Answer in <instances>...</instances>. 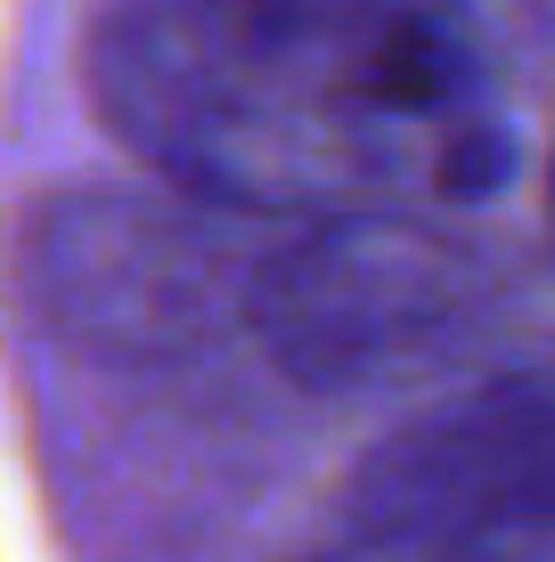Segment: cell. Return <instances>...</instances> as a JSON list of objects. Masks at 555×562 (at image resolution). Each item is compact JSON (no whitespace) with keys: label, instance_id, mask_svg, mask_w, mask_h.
Masks as SVG:
<instances>
[{"label":"cell","instance_id":"cell-1","mask_svg":"<svg viewBox=\"0 0 555 562\" xmlns=\"http://www.w3.org/2000/svg\"><path fill=\"white\" fill-rule=\"evenodd\" d=\"M74 82L171 196L262 228L442 221L523 164L514 90L392 0H99Z\"/></svg>","mask_w":555,"mask_h":562},{"label":"cell","instance_id":"cell-2","mask_svg":"<svg viewBox=\"0 0 555 562\" xmlns=\"http://www.w3.org/2000/svg\"><path fill=\"white\" fill-rule=\"evenodd\" d=\"M328 538L385 562H555V359L499 367L343 473Z\"/></svg>","mask_w":555,"mask_h":562},{"label":"cell","instance_id":"cell-3","mask_svg":"<svg viewBox=\"0 0 555 562\" xmlns=\"http://www.w3.org/2000/svg\"><path fill=\"white\" fill-rule=\"evenodd\" d=\"M171 188H66L33 204L16 278L57 335L114 359H171L245 326L278 237Z\"/></svg>","mask_w":555,"mask_h":562},{"label":"cell","instance_id":"cell-4","mask_svg":"<svg viewBox=\"0 0 555 562\" xmlns=\"http://www.w3.org/2000/svg\"><path fill=\"white\" fill-rule=\"evenodd\" d=\"M490 294V254L433 212H376V221L278 228L254 278L245 335L311 392L400 375L442 351L474 302Z\"/></svg>","mask_w":555,"mask_h":562},{"label":"cell","instance_id":"cell-5","mask_svg":"<svg viewBox=\"0 0 555 562\" xmlns=\"http://www.w3.org/2000/svg\"><path fill=\"white\" fill-rule=\"evenodd\" d=\"M392 9L442 25L514 90L523 74H555V0H392Z\"/></svg>","mask_w":555,"mask_h":562},{"label":"cell","instance_id":"cell-6","mask_svg":"<svg viewBox=\"0 0 555 562\" xmlns=\"http://www.w3.org/2000/svg\"><path fill=\"white\" fill-rule=\"evenodd\" d=\"M547 228H555V147H547Z\"/></svg>","mask_w":555,"mask_h":562}]
</instances>
